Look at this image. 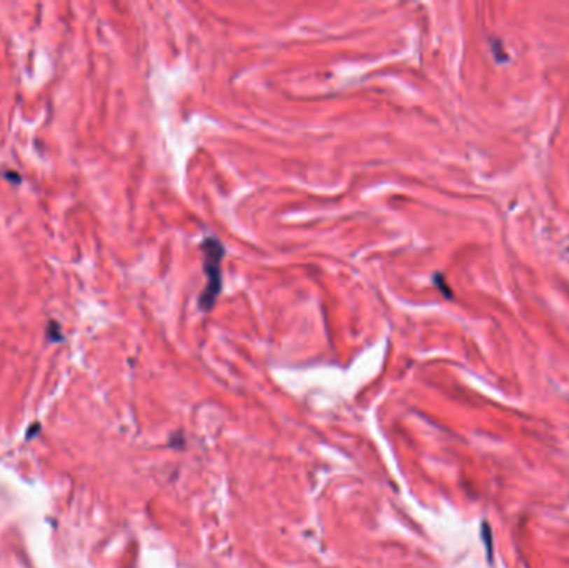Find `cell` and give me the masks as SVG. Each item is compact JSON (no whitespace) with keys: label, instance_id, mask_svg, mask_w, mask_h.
<instances>
[{"label":"cell","instance_id":"2","mask_svg":"<svg viewBox=\"0 0 569 568\" xmlns=\"http://www.w3.org/2000/svg\"><path fill=\"white\" fill-rule=\"evenodd\" d=\"M482 539H483L484 547H486V553H488L489 562H491L493 560V532H491V528H489L488 523H483Z\"/></svg>","mask_w":569,"mask_h":568},{"label":"cell","instance_id":"1","mask_svg":"<svg viewBox=\"0 0 569 568\" xmlns=\"http://www.w3.org/2000/svg\"><path fill=\"white\" fill-rule=\"evenodd\" d=\"M202 252H204V272L206 275V285L202 290L198 298L200 310L210 312L217 303V298L222 292V262L225 257V247L217 237H205L202 242Z\"/></svg>","mask_w":569,"mask_h":568}]
</instances>
